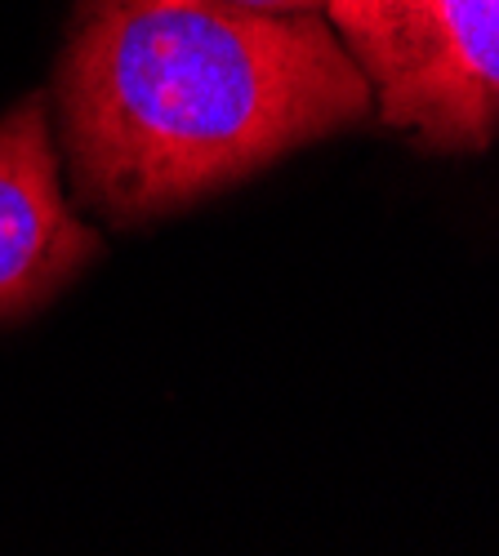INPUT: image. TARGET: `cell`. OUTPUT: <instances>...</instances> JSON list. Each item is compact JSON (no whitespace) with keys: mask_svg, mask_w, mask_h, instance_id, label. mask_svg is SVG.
<instances>
[{"mask_svg":"<svg viewBox=\"0 0 499 556\" xmlns=\"http://www.w3.org/2000/svg\"><path fill=\"white\" fill-rule=\"evenodd\" d=\"M371 108L326 14L228 0H80L59 63L76 192L112 223L192 205Z\"/></svg>","mask_w":499,"mask_h":556,"instance_id":"6da1fadb","label":"cell"},{"mask_svg":"<svg viewBox=\"0 0 499 556\" xmlns=\"http://www.w3.org/2000/svg\"><path fill=\"white\" fill-rule=\"evenodd\" d=\"M366 72L379 121L437 152H482L499 129V0H326Z\"/></svg>","mask_w":499,"mask_h":556,"instance_id":"7a4b0ae2","label":"cell"},{"mask_svg":"<svg viewBox=\"0 0 499 556\" xmlns=\"http://www.w3.org/2000/svg\"><path fill=\"white\" fill-rule=\"evenodd\" d=\"M254 14H326V0H228Z\"/></svg>","mask_w":499,"mask_h":556,"instance_id":"277c9868","label":"cell"},{"mask_svg":"<svg viewBox=\"0 0 499 556\" xmlns=\"http://www.w3.org/2000/svg\"><path fill=\"white\" fill-rule=\"evenodd\" d=\"M99 258V237L63 197L40 94L0 116V320L45 307Z\"/></svg>","mask_w":499,"mask_h":556,"instance_id":"3957f363","label":"cell"}]
</instances>
